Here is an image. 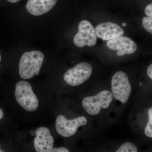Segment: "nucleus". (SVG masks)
Returning a JSON list of instances; mask_svg holds the SVG:
<instances>
[{
	"label": "nucleus",
	"instance_id": "9d476101",
	"mask_svg": "<svg viewBox=\"0 0 152 152\" xmlns=\"http://www.w3.org/2000/svg\"><path fill=\"white\" fill-rule=\"evenodd\" d=\"M98 38L108 41L123 36L124 31L118 25L112 22H106L98 25L95 29Z\"/></svg>",
	"mask_w": 152,
	"mask_h": 152
},
{
	"label": "nucleus",
	"instance_id": "f8f14e48",
	"mask_svg": "<svg viewBox=\"0 0 152 152\" xmlns=\"http://www.w3.org/2000/svg\"><path fill=\"white\" fill-rule=\"evenodd\" d=\"M137 149L134 144L130 142H127L123 144L117 152H137Z\"/></svg>",
	"mask_w": 152,
	"mask_h": 152
},
{
	"label": "nucleus",
	"instance_id": "0eeeda50",
	"mask_svg": "<svg viewBox=\"0 0 152 152\" xmlns=\"http://www.w3.org/2000/svg\"><path fill=\"white\" fill-rule=\"evenodd\" d=\"M87 123L86 118L84 116L69 120L63 115H60L56 120V129L60 135L69 137L76 134L79 127L85 126Z\"/></svg>",
	"mask_w": 152,
	"mask_h": 152
},
{
	"label": "nucleus",
	"instance_id": "6ab92c4d",
	"mask_svg": "<svg viewBox=\"0 0 152 152\" xmlns=\"http://www.w3.org/2000/svg\"><path fill=\"white\" fill-rule=\"evenodd\" d=\"M10 2L12 3H15L19 1L20 0H7Z\"/></svg>",
	"mask_w": 152,
	"mask_h": 152
},
{
	"label": "nucleus",
	"instance_id": "20e7f679",
	"mask_svg": "<svg viewBox=\"0 0 152 152\" xmlns=\"http://www.w3.org/2000/svg\"><path fill=\"white\" fill-rule=\"evenodd\" d=\"M113 97L122 103L127 102L132 91V88L127 75L119 71L114 74L111 82Z\"/></svg>",
	"mask_w": 152,
	"mask_h": 152
},
{
	"label": "nucleus",
	"instance_id": "dca6fc26",
	"mask_svg": "<svg viewBox=\"0 0 152 152\" xmlns=\"http://www.w3.org/2000/svg\"><path fill=\"white\" fill-rule=\"evenodd\" d=\"M51 152H69V151L66 148L61 147L59 148H55L51 150Z\"/></svg>",
	"mask_w": 152,
	"mask_h": 152
},
{
	"label": "nucleus",
	"instance_id": "2eb2a0df",
	"mask_svg": "<svg viewBox=\"0 0 152 152\" xmlns=\"http://www.w3.org/2000/svg\"><path fill=\"white\" fill-rule=\"evenodd\" d=\"M145 13L147 16L152 17V4H150L146 7L145 10Z\"/></svg>",
	"mask_w": 152,
	"mask_h": 152
},
{
	"label": "nucleus",
	"instance_id": "ddd939ff",
	"mask_svg": "<svg viewBox=\"0 0 152 152\" xmlns=\"http://www.w3.org/2000/svg\"><path fill=\"white\" fill-rule=\"evenodd\" d=\"M149 116V121L148 122L145 129V133L146 135L148 137H152V108L151 107L149 110L148 112Z\"/></svg>",
	"mask_w": 152,
	"mask_h": 152
},
{
	"label": "nucleus",
	"instance_id": "aec40b11",
	"mask_svg": "<svg viewBox=\"0 0 152 152\" xmlns=\"http://www.w3.org/2000/svg\"><path fill=\"white\" fill-rule=\"evenodd\" d=\"M122 26H123L126 27V23H124L122 24Z\"/></svg>",
	"mask_w": 152,
	"mask_h": 152
},
{
	"label": "nucleus",
	"instance_id": "1a4fd4ad",
	"mask_svg": "<svg viewBox=\"0 0 152 152\" xmlns=\"http://www.w3.org/2000/svg\"><path fill=\"white\" fill-rule=\"evenodd\" d=\"M34 146L37 152H49L53 149L54 139L50 130L45 127H40L36 132Z\"/></svg>",
	"mask_w": 152,
	"mask_h": 152
},
{
	"label": "nucleus",
	"instance_id": "4468645a",
	"mask_svg": "<svg viewBox=\"0 0 152 152\" xmlns=\"http://www.w3.org/2000/svg\"><path fill=\"white\" fill-rule=\"evenodd\" d=\"M142 25L144 28L148 32L152 33V17H144L142 18Z\"/></svg>",
	"mask_w": 152,
	"mask_h": 152
},
{
	"label": "nucleus",
	"instance_id": "39448f33",
	"mask_svg": "<svg viewBox=\"0 0 152 152\" xmlns=\"http://www.w3.org/2000/svg\"><path fill=\"white\" fill-rule=\"evenodd\" d=\"M92 70L91 64L87 62L80 63L66 72L64 76V80L72 86H80L89 79Z\"/></svg>",
	"mask_w": 152,
	"mask_h": 152
},
{
	"label": "nucleus",
	"instance_id": "423d86ee",
	"mask_svg": "<svg viewBox=\"0 0 152 152\" xmlns=\"http://www.w3.org/2000/svg\"><path fill=\"white\" fill-rule=\"evenodd\" d=\"M73 41L75 45L78 48L94 46L96 44L97 38L92 25L86 20L80 22L78 31L74 37Z\"/></svg>",
	"mask_w": 152,
	"mask_h": 152
},
{
	"label": "nucleus",
	"instance_id": "9b49d317",
	"mask_svg": "<svg viewBox=\"0 0 152 152\" xmlns=\"http://www.w3.org/2000/svg\"><path fill=\"white\" fill-rule=\"evenodd\" d=\"M58 0H28L26 5L28 12L33 15L39 16L50 10Z\"/></svg>",
	"mask_w": 152,
	"mask_h": 152
},
{
	"label": "nucleus",
	"instance_id": "f3484780",
	"mask_svg": "<svg viewBox=\"0 0 152 152\" xmlns=\"http://www.w3.org/2000/svg\"><path fill=\"white\" fill-rule=\"evenodd\" d=\"M148 75L149 77L150 78L152 79V64H151L148 68L147 71Z\"/></svg>",
	"mask_w": 152,
	"mask_h": 152
},
{
	"label": "nucleus",
	"instance_id": "f03ea898",
	"mask_svg": "<svg viewBox=\"0 0 152 152\" xmlns=\"http://www.w3.org/2000/svg\"><path fill=\"white\" fill-rule=\"evenodd\" d=\"M15 96L18 103L26 110L34 111L38 108L39 100L28 82H18L16 85Z\"/></svg>",
	"mask_w": 152,
	"mask_h": 152
},
{
	"label": "nucleus",
	"instance_id": "a211bd4d",
	"mask_svg": "<svg viewBox=\"0 0 152 152\" xmlns=\"http://www.w3.org/2000/svg\"><path fill=\"white\" fill-rule=\"evenodd\" d=\"M4 116V113L3 110L0 108V120L2 119Z\"/></svg>",
	"mask_w": 152,
	"mask_h": 152
},
{
	"label": "nucleus",
	"instance_id": "6e6552de",
	"mask_svg": "<svg viewBox=\"0 0 152 152\" xmlns=\"http://www.w3.org/2000/svg\"><path fill=\"white\" fill-rule=\"evenodd\" d=\"M106 45L110 50H117L116 54L118 56L134 53L137 48L132 39L122 36L108 40Z\"/></svg>",
	"mask_w": 152,
	"mask_h": 152
},
{
	"label": "nucleus",
	"instance_id": "f257e3e1",
	"mask_svg": "<svg viewBox=\"0 0 152 152\" xmlns=\"http://www.w3.org/2000/svg\"><path fill=\"white\" fill-rule=\"evenodd\" d=\"M44 55L39 51L27 52L22 56L19 63V74L22 78L30 79L38 75L43 63Z\"/></svg>",
	"mask_w": 152,
	"mask_h": 152
},
{
	"label": "nucleus",
	"instance_id": "4be33fe9",
	"mask_svg": "<svg viewBox=\"0 0 152 152\" xmlns=\"http://www.w3.org/2000/svg\"><path fill=\"white\" fill-rule=\"evenodd\" d=\"M1 54H0V62H1Z\"/></svg>",
	"mask_w": 152,
	"mask_h": 152
},
{
	"label": "nucleus",
	"instance_id": "7ed1b4c3",
	"mask_svg": "<svg viewBox=\"0 0 152 152\" xmlns=\"http://www.w3.org/2000/svg\"><path fill=\"white\" fill-rule=\"evenodd\" d=\"M113 94L107 90L102 91L97 94L85 98L82 102L83 107L90 115H97L101 108L107 109L113 100Z\"/></svg>",
	"mask_w": 152,
	"mask_h": 152
},
{
	"label": "nucleus",
	"instance_id": "412c9836",
	"mask_svg": "<svg viewBox=\"0 0 152 152\" xmlns=\"http://www.w3.org/2000/svg\"><path fill=\"white\" fill-rule=\"evenodd\" d=\"M4 151H3L1 149V145H0V152H3Z\"/></svg>",
	"mask_w": 152,
	"mask_h": 152
}]
</instances>
